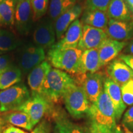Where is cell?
Instances as JSON below:
<instances>
[{
    "label": "cell",
    "instance_id": "cell-27",
    "mask_svg": "<svg viewBox=\"0 0 133 133\" xmlns=\"http://www.w3.org/2000/svg\"><path fill=\"white\" fill-rule=\"evenodd\" d=\"M77 0H49V17L54 22L59 17L74 7Z\"/></svg>",
    "mask_w": 133,
    "mask_h": 133
},
{
    "label": "cell",
    "instance_id": "cell-8",
    "mask_svg": "<svg viewBox=\"0 0 133 133\" xmlns=\"http://www.w3.org/2000/svg\"><path fill=\"white\" fill-rule=\"evenodd\" d=\"M56 35L54 22L49 17H42L38 21L33 33L35 45L43 49H51L55 44Z\"/></svg>",
    "mask_w": 133,
    "mask_h": 133
},
{
    "label": "cell",
    "instance_id": "cell-15",
    "mask_svg": "<svg viewBox=\"0 0 133 133\" xmlns=\"http://www.w3.org/2000/svg\"><path fill=\"white\" fill-rule=\"evenodd\" d=\"M109 78L119 86L133 79V71L128 65L119 59H115L107 65Z\"/></svg>",
    "mask_w": 133,
    "mask_h": 133
},
{
    "label": "cell",
    "instance_id": "cell-6",
    "mask_svg": "<svg viewBox=\"0 0 133 133\" xmlns=\"http://www.w3.org/2000/svg\"><path fill=\"white\" fill-rule=\"evenodd\" d=\"M30 92L23 83H17L0 91V112L16 110L30 97Z\"/></svg>",
    "mask_w": 133,
    "mask_h": 133
},
{
    "label": "cell",
    "instance_id": "cell-7",
    "mask_svg": "<svg viewBox=\"0 0 133 133\" xmlns=\"http://www.w3.org/2000/svg\"><path fill=\"white\" fill-rule=\"evenodd\" d=\"M51 104L43 96L31 93L28 101L16 110L26 113L30 119L31 125L34 128L42 120L46 114L51 112L52 110Z\"/></svg>",
    "mask_w": 133,
    "mask_h": 133
},
{
    "label": "cell",
    "instance_id": "cell-10",
    "mask_svg": "<svg viewBox=\"0 0 133 133\" xmlns=\"http://www.w3.org/2000/svg\"><path fill=\"white\" fill-rule=\"evenodd\" d=\"M104 80L102 75L97 72L87 73L79 80V86L83 88L91 104L95 102L104 91Z\"/></svg>",
    "mask_w": 133,
    "mask_h": 133
},
{
    "label": "cell",
    "instance_id": "cell-44",
    "mask_svg": "<svg viewBox=\"0 0 133 133\" xmlns=\"http://www.w3.org/2000/svg\"><path fill=\"white\" fill-rule=\"evenodd\" d=\"M54 133H58V132L56 130H55V132H54Z\"/></svg>",
    "mask_w": 133,
    "mask_h": 133
},
{
    "label": "cell",
    "instance_id": "cell-14",
    "mask_svg": "<svg viewBox=\"0 0 133 133\" xmlns=\"http://www.w3.org/2000/svg\"><path fill=\"white\" fill-rule=\"evenodd\" d=\"M51 69V65L48 61H44L29 73L27 81L32 94L42 95L43 86Z\"/></svg>",
    "mask_w": 133,
    "mask_h": 133
},
{
    "label": "cell",
    "instance_id": "cell-22",
    "mask_svg": "<svg viewBox=\"0 0 133 133\" xmlns=\"http://www.w3.org/2000/svg\"><path fill=\"white\" fill-rule=\"evenodd\" d=\"M52 114L58 133H85L80 126L70 120L63 111L56 110Z\"/></svg>",
    "mask_w": 133,
    "mask_h": 133
},
{
    "label": "cell",
    "instance_id": "cell-25",
    "mask_svg": "<svg viewBox=\"0 0 133 133\" xmlns=\"http://www.w3.org/2000/svg\"><path fill=\"white\" fill-rule=\"evenodd\" d=\"M22 44L21 39L8 29H0V51L9 52L17 49Z\"/></svg>",
    "mask_w": 133,
    "mask_h": 133
},
{
    "label": "cell",
    "instance_id": "cell-4",
    "mask_svg": "<svg viewBox=\"0 0 133 133\" xmlns=\"http://www.w3.org/2000/svg\"><path fill=\"white\" fill-rule=\"evenodd\" d=\"M63 99L69 114L75 119H79L88 116L91 103L81 86L75 84L68 89Z\"/></svg>",
    "mask_w": 133,
    "mask_h": 133
},
{
    "label": "cell",
    "instance_id": "cell-3",
    "mask_svg": "<svg viewBox=\"0 0 133 133\" xmlns=\"http://www.w3.org/2000/svg\"><path fill=\"white\" fill-rule=\"evenodd\" d=\"M75 84L76 82L74 78L68 73L52 68L43 86L42 96L51 103L57 102L63 99L68 89Z\"/></svg>",
    "mask_w": 133,
    "mask_h": 133
},
{
    "label": "cell",
    "instance_id": "cell-36",
    "mask_svg": "<svg viewBox=\"0 0 133 133\" xmlns=\"http://www.w3.org/2000/svg\"><path fill=\"white\" fill-rule=\"evenodd\" d=\"M88 123H89L88 124L87 128L84 131L85 133H101L97 126L92 121L89 120Z\"/></svg>",
    "mask_w": 133,
    "mask_h": 133
},
{
    "label": "cell",
    "instance_id": "cell-1",
    "mask_svg": "<svg viewBox=\"0 0 133 133\" xmlns=\"http://www.w3.org/2000/svg\"><path fill=\"white\" fill-rule=\"evenodd\" d=\"M88 116L101 133H115L120 127L116 124L115 112L112 101L104 90L97 101L91 104Z\"/></svg>",
    "mask_w": 133,
    "mask_h": 133
},
{
    "label": "cell",
    "instance_id": "cell-40",
    "mask_svg": "<svg viewBox=\"0 0 133 133\" xmlns=\"http://www.w3.org/2000/svg\"><path fill=\"white\" fill-rule=\"evenodd\" d=\"M26 1V0H13V1L16 3V4H18V3L22 2V1Z\"/></svg>",
    "mask_w": 133,
    "mask_h": 133
},
{
    "label": "cell",
    "instance_id": "cell-33",
    "mask_svg": "<svg viewBox=\"0 0 133 133\" xmlns=\"http://www.w3.org/2000/svg\"><path fill=\"white\" fill-rule=\"evenodd\" d=\"M51 124L47 119H42L36 125L31 133H50Z\"/></svg>",
    "mask_w": 133,
    "mask_h": 133
},
{
    "label": "cell",
    "instance_id": "cell-24",
    "mask_svg": "<svg viewBox=\"0 0 133 133\" xmlns=\"http://www.w3.org/2000/svg\"><path fill=\"white\" fill-rule=\"evenodd\" d=\"M22 72L14 64L8 70L0 74V90H4L20 83L22 80Z\"/></svg>",
    "mask_w": 133,
    "mask_h": 133
},
{
    "label": "cell",
    "instance_id": "cell-13",
    "mask_svg": "<svg viewBox=\"0 0 133 133\" xmlns=\"http://www.w3.org/2000/svg\"><path fill=\"white\" fill-rule=\"evenodd\" d=\"M82 12L83 7L81 4L76 3L74 7L63 13L54 22V27L56 38L58 41L62 39L69 26L76 20L78 19Z\"/></svg>",
    "mask_w": 133,
    "mask_h": 133
},
{
    "label": "cell",
    "instance_id": "cell-26",
    "mask_svg": "<svg viewBox=\"0 0 133 133\" xmlns=\"http://www.w3.org/2000/svg\"><path fill=\"white\" fill-rule=\"evenodd\" d=\"M16 6L13 0H0V25H14Z\"/></svg>",
    "mask_w": 133,
    "mask_h": 133
},
{
    "label": "cell",
    "instance_id": "cell-19",
    "mask_svg": "<svg viewBox=\"0 0 133 133\" xmlns=\"http://www.w3.org/2000/svg\"><path fill=\"white\" fill-rule=\"evenodd\" d=\"M101 67L102 65L100 61L98 49H88L83 51L79 67L80 77L87 73L93 74L97 72Z\"/></svg>",
    "mask_w": 133,
    "mask_h": 133
},
{
    "label": "cell",
    "instance_id": "cell-20",
    "mask_svg": "<svg viewBox=\"0 0 133 133\" xmlns=\"http://www.w3.org/2000/svg\"><path fill=\"white\" fill-rule=\"evenodd\" d=\"M80 21L83 25L105 30L109 23V18L107 12L105 11L97 9H85Z\"/></svg>",
    "mask_w": 133,
    "mask_h": 133
},
{
    "label": "cell",
    "instance_id": "cell-45",
    "mask_svg": "<svg viewBox=\"0 0 133 133\" xmlns=\"http://www.w3.org/2000/svg\"><path fill=\"white\" fill-rule=\"evenodd\" d=\"M0 133H1V132H0Z\"/></svg>",
    "mask_w": 133,
    "mask_h": 133
},
{
    "label": "cell",
    "instance_id": "cell-29",
    "mask_svg": "<svg viewBox=\"0 0 133 133\" xmlns=\"http://www.w3.org/2000/svg\"><path fill=\"white\" fill-rule=\"evenodd\" d=\"M123 101L126 106L133 105V79L120 86Z\"/></svg>",
    "mask_w": 133,
    "mask_h": 133
},
{
    "label": "cell",
    "instance_id": "cell-21",
    "mask_svg": "<svg viewBox=\"0 0 133 133\" xmlns=\"http://www.w3.org/2000/svg\"><path fill=\"white\" fill-rule=\"evenodd\" d=\"M109 19L129 22L132 20L130 9L125 0H111L107 10Z\"/></svg>",
    "mask_w": 133,
    "mask_h": 133
},
{
    "label": "cell",
    "instance_id": "cell-46",
    "mask_svg": "<svg viewBox=\"0 0 133 133\" xmlns=\"http://www.w3.org/2000/svg\"><path fill=\"white\" fill-rule=\"evenodd\" d=\"M85 1H86V0H85Z\"/></svg>",
    "mask_w": 133,
    "mask_h": 133
},
{
    "label": "cell",
    "instance_id": "cell-9",
    "mask_svg": "<svg viewBox=\"0 0 133 133\" xmlns=\"http://www.w3.org/2000/svg\"><path fill=\"white\" fill-rule=\"evenodd\" d=\"M34 22L31 0H26L16 4L14 14V25L21 35H26L30 32Z\"/></svg>",
    "mask_w": 133,
    "mask_h": 133
},
{
    "label": "cell",
    "instance_id": "cell-23",
    "mask_svg": "<svg viewBox=\"0 0 133 133\" xmlns=\"http://www.w3.org/2000/svg\"><path fill=\"white\" fill-rule=\"evenodd\" d=\"M1 117L7 123L17 128H21L26 131H32L33 127L31 125L30 119L29 115L22 111L12 110Z\"/></svg>",
    "mask_w": 133,
    "mask_h": 133
},
{
    "label": "cell",
    "instance_id": "cell-42",
    "mask_svg": "<svg viewBox=\"0 0 133 133\" xmlns=\"http://www.w3.org/2000/svg\"><path fill=\"white\" fill-rule=\"evenodd\" d=\"M115 133H124V132L122 130H121V129L120 128L119 129H118V130L117 131H116Z\"/></svg>",
    "mask_w": 133,
    "mask_h": 133
},
{
    "label": "cell",
    "instance_id": "cell-5",
    "mask_svg": "<svg viewBox=\"0 0 133 133\" xmlns=\"http://www.w3.org/2000/svg\"><path fill=\"white\" fill-rule=\"evenodd\" d=\"M46 57L43 48L32 43L22 44L17 48L16 54V65L22 74L30 73L38 65L44 62Z\"/></svg>",
    "mask_w": 133,
    "mask_h": 133
},
{
    "label": "cell",
    "instance_id": "cell-12",
    "mask_svg": "<svg viewBox=\"0 0 133 133\" xmlns=\"http://www.w3.org/2000/svg\"><path fill=\"white\" fill-rule=\"evenodd\" d=\"M105 31L110 39L126 41L133 36V22L109 19Z\"/></svg>",
    "mask_w": 133,
    "mask_h": 133
},
{
    "label": "cell",
    "instance_id": "cell-2",
    "mask_svg": "<svg viewBox=\"0 0 133 133\" xmlns=\"http://www.w3.org/2000/svg\"><path fill=\"white\" fill-rule=\"evenodd\" d=\"M83 51L78 48L62 49L52 46L48 52V59L55 69L80 77V59Z\"/></svg>",
    "mask_w": 133,
    "mask_h": 133
},
{
    "label": "cell",
    "instance_id": "cell-37",
    "mask_svg": "<svg viewBox=\"0 0 133 133\" xmlns=\"http://www.w3.org/2000/svg\"><path fill=\"white\" fill-rule=\"evenodd\" d=\"M126 51L128 53V54H130L133 56V40L129 43L128 45L126 46Z\"/></svg>",
    "mask_w": 133,
    "mask_h": 133
},
{
    "label": "cell",
    "instance_id": "cell-11",
    "mask_svg": "<svg viewBox=\"0 0 133 133\" xmlns=\"http://www.w3.org/2000/svg\"><path fill=\"white\" fill-rule=\"evenodd\" d=\"M107 38L109 37L104 30L83 25L82 35L78 48L83 51L88 49H98Z\"/></svg>",
    "mask_w": 133,
    "mask_h": 133
},
{
    "label": "cell",
    "instance_id": "cell-30",
    "mask_svg": "<svg viewBox=\"0 0 133 133\" xmlns=\"http://www.w3.org/2000/svg\"><path fill=\"white\" fill-rule=\"evenodd\" d=\"M111 0H86L85 9H97L107 12Z\"/></svg>",
    "mask_w": 133,
    "mask_h": 133
},
{
    "label": "cell",
    "instance_id": "cell-28",
    "mask_svg": "<svg viewBox=\"0 0 133 133\" xmlns=\"http://www.w3.org/2000/svg\"><path fill=\"white\" fill-rule=\"evenodd\" d=\"M49 0H31L33 21H38L43 17L49 9Z\"/></svg>",
    "mask_w": 133,
    "mask_h": 133
},
{
    "label": "cell",
    "instance_id": "cell-17",
    "mask_svg": "<svg viewBox=\"0 0 133 133\" xmlns=\"http://www.w3.org/2000/svg\"><path fill=\"white\" fill-rule=\"evenodd\" d=\"M126 46V41H119L107 38L98 48L102 66L107 65L111 61L115 59Z\"/></svg>",
    "mask_w": 133,
    "mask_h": 133
},
{
    "label": "cell",
    "instance_id": "cell-35",
    "mask_svg": "<svg viewBox=\"0 0 133 133\" xmlns=\"http://www.w3.org/2000/svg\"><path fill=\"white\" fill-rule=\"evenodd\" d=\"M119 59L123 61L133 71V56L130 54H121L119 56Z\"/></svg>",
    "mask_w": 133,
    "mask_h": 133
},
{
    "label": "cell",
    "instance_id": "cell-43",
    "mask_svg": "<svg viewBox=\"0 0 133 133\" xmlns=\"http://www.w3.org/2000/svg\"><path fill=\"white\" fill-rule=\"evenodd\" d=\"M3 54V52H1V51H0V56H1V54Z\"/></svg>",
    "mask_w": 133,
    "mask_h": 133
},
{
    "label": "cell",
    "instance_id": "cell-32",
    "mask_svg": "<svg viewBox=\"0 0 133 133\" xmlns=\"http://www.w3.org/2000/svg\"><path fill=\"white\" fill-rule=\"evenodd\" d=\"M15 64L13 62V59L11 55L6 54L0 56V74L4 72Z\"/></svg>",
    "mask_w": 133,
    "mask_h": 133
},
{
    "label": "cell",
    "instance_id": "cell-31",
    "mask_svg": "<svg viewBox=\"0 0 133 133\" xmlns=\"http://www.w3.org/2000/svg\"><path fill=\"white\" fill-rule=\"evenodd\" d=\"M122 124L123 127L133 132V105L124 114Z\"/></svg>",
    "mask_w": 133,
    "mask_h": 133
},
{
    "label": "cell",
    "instance_id": "cell-41",
    "mask_svg": "<svg viewBox=\"0 0 133 133\" xmlns=\"http://www.w3.org/2000/svg\"><path fill=\"white\" fill-rule=\"evenodd\" d=\"M123 129H124V133H133L131 132V131L128 130L127 128H126L123 127Z\"/></svg>",
    "mask_w": 133,
    "mask_h": 133
},
{
    "label": "cell",
    "instance_id": "cell-38",
    "mask_svg": "<svg viewBox=\"0 0 133 133\" xmlns=\"http://www.w3.org/2000/svg\"><path fill=\"white\" fill-rule=\"evenodd\" d=\"M5 124H6V122L4 121V119H3V118L0 116V132H2L3 129L4 128Z\"/></svg>",
    "mask_w": 133,
    "mask_h": 133
},
{
    "label": "cell",
    "instance_id": "cell-18",
    "mask_svg": "<svg viewBox=\"0 0 133 133\" xmlns=\"http://www.w3.org/2000/svg\"><path fill=\"white\" fill-rule=\"evenodd\" d=\"M83 26V24L80 20H76L69 26L62 39L53 46L62 49L78 48L82 35Z\"/></svg>",
    "mask_w": 133,
    "mask_h": 133
},
{
    "label": "cell",
    "instance_id": "cell-34",
    "mask_svg": "<svg viewBox=\"0 0 133 133\" xmlns=\"http://www.w3.org/2000/svg\"><path fill=\"white\" fill-rule=\"evenodd\" d=\"M1 133H29L27 131H24L19 128L15 127V126L9 124L5 126Z\"/></svg>",
    "mask_w": 133,
    "mask_h": 133
},
{
    "label": "cell",
    "instance_id": "cell-39",
    "mask_svg": "<svg viewBox=\"0 0 133 133\" xmlns=\"http://www.w3.org/2000/svg\"><path fill=\"white\" fill-rule=\"evenodd\" d=\"M128 6L132 11H133V0H125Z\"/></svg>",
    "mask_w": 133,
    "mask_h": 133
},
{
    "label": "cell",
    "instance_id": "cell-16",
    "mask_svg": "<svg viewBox=\"0 0 133 133\" xmlns=\"http://www.w3.org/2000/svg\"><path fill=\"white\" fill-rule=\"evenodd\" d=\"M104 90L112 101L116 120H119L126 108V105L122 99L120 86L108 77L104 80Z\"/></svg>",
    "mask_w": 133,
    "mask_h": 133
}]
</instances>
